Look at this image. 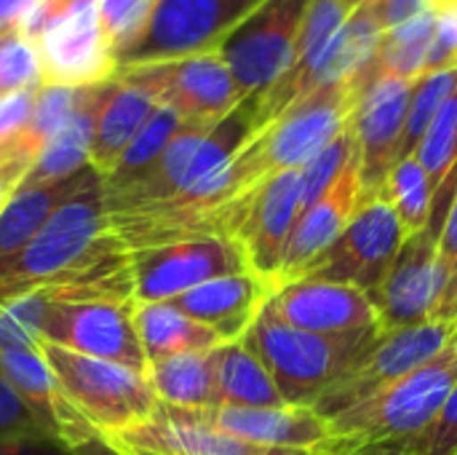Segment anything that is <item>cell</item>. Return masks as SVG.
<instances>
[{
  "instance_id": "obj_1",
  "label": "cell",
  "mask_w": 457,
  "mask_h": 455,
  "mask_svg": "<svg viewBox=\"0 0 457 455\" xmlns=\"http://www.w3.org/2000/svg\"><path fill=\"white\" fill-rule=\"evenodd\" d=\"M359 97L351 83L324 86L254 134L228 169L230 201L262 180L303 169L345 129Z\"/></svg>"
},
{
  "instance_id": "obj_2",
  "label": "cell",
  "mask_w": 457,
  "mask_h": 455,
  "mask_svg": "<svg viewBox=\"0 0 457 455\" xmlns=\"http://www.w3.org/2000/svg\"><path fill=\"white\" fill-rule=\"evenodd\" d=\"M457 383V335L426 365L359 408L329 421L343 453L375 442H404L426 429Z\"/></svg>"
},
{
  "instance_id": "obj_3",
  "label": "cell",
  "mask_w": 457,
  "mask_h": 455,
  "mask_svg": "<svg viewBox=\"0 0 457 455\" xmlns=\"http://www.w3.org/2000/svg\"><path fill=\"white\" fill-rule=\"evenodd\" d=\"M19 29L35 43L40 86L91 88L118 72L96 0H37Z\"/></svg>"
},
{
  "instance_id": "obj_4",
  "label": "cell",
  "mask_w": 457,
  "mask_h": 455,
  "mask_svg": "<svg viewBox=\"0 0 457 455\" xmlns=\"http://www.w3.org/2000/svg\"><path fill=\"white\" fill-rule=\"evenodd\" d=\"M327 338L284 324L262 308L260 319L241 338L268 370L287 405L313 408L321 392L348 367V362L375 338Z\"/></svg>"
},
{
  "instance_id": "obj_5",
  "label": "cell",
  "mask_w": 457,
  "mask_h": 455,
  "mask_svg": "<svg viewBox=\"0 0 457 455\" xmlns=\"http://www.w3.org/2000/svg\"><path fill=\"white\" fill-rule=\"evenodd\" d=\"M37 349L67 400L94 426L99 440L147 421L161 408L145 373L54 343H40Z\"/></svg>"
},
{
  "instance_id": "obj_6",
  "label": "cell",
  "mask_w": 457,
  "mask_h": 455,
  "mask_svg": "<svg viewBox=\"0 0 457 455\" xmlns=\"http://www.w3.org/2000/svg\"><path fill=\"white\" fill-rule=\"evenodd\" d=\"M455 335L457 324L447 322H426L386 335L378 333L321 392V397L313 402V410L329 424L340 413L364 405L383 389L434 359Z\"/></svg>"
},
{
  "instance_id": "obj_7",
  "label": "cell",
  "mask_w": 457,
  "mask_h": 455,
  "mask_svg": "<svg viewBox=\"0 0 457 455\" xmlns=\"http://www.w3.org/2000/svg\"><path fill=\"white\" fill-rule=\"evenodd\" d=\"M300 220V169L262 180L217 215V233L228 236L252 274L276 287L289 236Z\"/></svg>"
},
{
  "instance_id": "obj_8",
  "label": "cell",
  "mask_w": 457,
  "mask_h": 455,
  "mask_svg": "<svg viewBox=\"0 0 457 455\" xmlns=\"http://www.w3.org/2000/svg\"><path fill=\"white\" fill-rule=\"evenodd\" d=\"M115 75L145 88L158 105L171 107L182 123H217L244 102L220 48L163 62L123 64Z\"/></svg>"
},
{
  "instance_id": "obj_9",
  "label": "cell",
  "mask_w": 457,
  "mask_h": 455,
  "mask_svg": "<svg viewBox=\"0 0 457 455\" xmlns=\"http://www.w3.org/2000/svg\"><path fill=\"white\" fill-rule=\"evenodd\" d=\"M134 303H169L220 276L249 271L241 249L220 233L187 236L129 252Z\"/></svg>"
},
{
  "instance_id": "obj_10",
  "label": "cell",
  "mask_w": 457,
  "mask_h": 455,
  "mask_svg": "<svg viewBox=\"0 0 457 455\" xmlns=\"http://www.w3.org/2000/svg\"><path fill=\"white\" fill-rule=\"evenodd\" d=\"M311 0H265L220 46L241 97L270 88L292 64Z\"/></svg>"
},
{
  "instance_id": "obj_11",
  "label": "cell",
  "mask_w": 457,
  "mask_h": 455,
  "mask_svg": "<svg viewBox=\"0 0 457 455\" xmlns=\"http://www.w3.org/2000/svg\"><path fill=\"white\" fill-rule=\"evenodd\" d=\"M404 241L407 233L394 206L383 196L370 198L303 279L351 284L370 298L388 276Z\"/></svg>"
},
{
  "instance_id": "obj_12",
  "label": "cell",
  "mask_w": 457,
  "mask_h": 455,
  "mask_svg": "<svg viewBox=\"0 0 457 455\" xmlns=\"http://www.w3.org/2000/svg\"><path fill=\"white\" fill-rule=\"evenodd\" d=\"M104 448L115 455H340V442L332 437L316 451L265 448L220 432L201 410L161 405L147 421L104 437Z\"/></svg>"
},
{
  "instance_id": "obj_13",
  "label": "cell",
  "mask_w": 457,
  "mask_h": 455,
  "mask_svg": "<svg viewBox=\"0 0 457 455\" xmlns=\"http://www.w3.org/2000/svg\"><path fill=\"white\" fill-rule=\"evenodd\" d=\"M40 343L118 362L137 373L147 370L134 327V300H59L51 295Z\"/></svg>"
},
{
  "instance_id": "obj_14",
  "label": "cell",
  "mask_w": 457,
  "mask_h": 455,
  "mask_svg": "<svg viewBox=\"0 0 457 455\" xmlns=\"http://www.w3.org/2000/svg\"><path fill=\"white\" fill-rule=\"evenodd\" d=\"M265 0H161L142 43L123 64H145L214 51Z\"/></svg>"
},
{
  "instance_id": "obj_15",
  "label": "cell",
  "mask_w": 457,
  "mask_h": 455,
  "mask_svg": "<svg viewBox=\"0 0 457 455\" xmlns=\"http://www.w3.org/2000/svg\"><path fill=\"white\" fill-rule=\"evenodd\" d=\"M265 311L289 327L327 338L378 333V314L372 300L361 290L337 282L297 279L281 284L270 292Z\"/></svg>"
},
{
  "instance_id": "obj_16",
  "label": "cell",
  "mask_w": 457,
  "mask_h": 455,
  "mask_svg": "<svg viewBox=\"0 0 457 455\" xmlns=\"http://www.w3.org/2000/svg\"><path fill=\"white\" fill-rule=\"evenodd\" d=\"M439 298V233L423 228L410 236L383 284L370 295L378 314V333H396L426 324L434 316Z\"/></svg>"
},
{
  "instance_id": "obj_17",
  "label": "cell",
  "mask_w": 457,
  "mask_h": 455,
  "mask_svg": "<svg viewBox=\"0 0 457 455\" xmlns=\"http://www.w3.org/2000/svg\"><path fill=\"white\" fill-rule=\"evenodd\" d=\"M415 80L380 78L375 80L351 113V129L361 161L364 201L378 198L388 172L396 166V153L410 110Z\"/></svg>"
},
{
  "instance_id": "obj_18",
  "label": "cell",
  "mask_w": 457,
  "mask_h": 455,
  "mask_svg": "<svg viewBox=\"0 0 457 455\" xmlns=\"http://www.w3.org/2000/svg\"><path fill=\"white\" fill-rule=\"evenodd\" d=\"M361 204H364L361 161H359V150H356L353 158L348 161V166L343 169V174L335 180V185L297 220V225L289 236L284 260H281L276 287L303 279V274L335 244V239L343 233V228L351 223V217L359 212Z\"/></svg>"
},
{
  "instance_id": "obj_19",
  "label": "cell",
  "mask_w": 457,
  "mask_h": 455,
  "mask_svg": "<svg viewBox=\"0 0 457 455\" xmlns=\"http://www.w3.org/2000/svg\"><path fill=\"white\" fill-rule=\"evenodd\" d=\"M0 375L32 408L51 442L67 448H88L94 442H102L94 426L75 410V405L51 375L40 349L0 351Z\"/></svg>"
},
{
  "instance_id": "obj_20",
  "label": "cell",
  "mask_w": 457,
  "mask_h": 455,
  "mask_svg": "<svg viewBox=\"0 0 457 455\" xmlns=\"http://www.w3.org/2000/svg\"><path fill=\"white\" fill-rule=\"evenodd\" d=\"M270 292L273 287L265 279L252 271H241L209 279L169 303L190 319L206 324L225 343H236L260 319L262 308L270 300Z\"/></svg>"
},
{
  "instance_id": "obj_21",
  "label": "cell",
  "mask_w": 457,
  "mask_h": 455,
  "mask_svg": "<svg viewBox=\"0 0 457 455\" xmlns=\"http://www.w3.org/2000/svg\"><path fill=\"white\" fill-rule=\"evenodd\" d=\"M201 413L220 432L254 442V445H265V448L316 451L332 440L329 424L313 408H303V405L204 408Z\"/></svg>"
},
{
  "instance_id": "obj_22",
  "label": "cell",
  "mask_w": 457,
  "mask_h": 455,
  "mask_svg": "<svg viewBox=\"0 0 457 455\" xmlns=\"http://www.w3.org/2000/svg\"><path fill=\"white\" fill-rule=\"evenodd\" d=\"M158 102L139 86L112 75L107 83L99 86L96 99V115H94V137H91V153L88 166L104 177L120 153L129 147V142L137 137V131L145 126V121L153 115Z\"/></svg>"
},
{
  "instance_id": "obj_23",
  "label": "cell",
  "mask_w": 457,
  "mask_h": 455,
  "mask_svg": "<svg viewBox=\"0 0 457 455\" xmlns=\"http://www.w3.org/2000/svg\"><path fill=\"white\" fill-rule=\"evenodd\" d=\"M134 327L147 362L174 354H209L225 346L217 333L171 303H134Z\"/></svg>"
},
{
  "instance_id": "obj_24",
  "label": "cell",
  "mask_w": 457,
  "mask_h": 455,
  "mask_svg": "<svg viewBox=\"0 0 457 455\" xmlns=\"http://www.w3.org/2000/svg\"><path fill=\"white\" fill-rule=\"evenodd\" d=\"M214 408H278L287 405L262 362L244 343H225L212 351Z\"/></svg>"
},
{
  "instance_id": "obj_25",
  "label": "cell",
  "mask_w": 457,
  "mask_h": 455,
  "mask_svg": "<svg viewBox=\"0 0 457 455\" xmlns=\"http://www.w3.org/2000/svg\"><path fill=\"white\" fill-rule=\"evenodd\" d=\"M88 172L91 166L59 182L21 185L11 196V201L0 212V263L13 257L21 247H27V241L43 228V223L54 215V209L70 193H75V188L86 180Z\"/></svg>"
},
{
  "instance_id": "obj_26",
  "label": "cell",
  "mask_w": 457,
  "mask_h": 455,
  "mask_svg": "<svg viewBox=\"0 0 457 455\" xmlns=\"http://www.w3.org/2000/svg\"><path fill=\"white\" fill-rule=\"evenodd\" d=\"M96 99L99 86L86 88V97L75 115L67 121L64 129H59L37 153L24 185H40V182H59L67 180L83 169H88V153H91V137H94V115H96Z\"/></svg>"
},
{
  "instance_id": "obj_27",
  "label": "cell",
  "mask_w": 457,
  "mask_h": 455,
  "mask_svg": "<svg viewBox=\"0 0 457 455\" xmlns=\"http://www.w3.org/2000/svg\"><path fill=\"white\" fill-rule=\"evenodd\" d=\"M145 378L161 405L204 410L214 408V362L209 354H174L147 362Z\"/></svg>"
},
{
  "instance_id": "obj_28",
  "label": "cell",
  "mask_w": 457,
  "mask_h": 455,
  "mask_svg": "<svg viewBox=\"0 0 457 455\" xmlns=\"http://www.w3.org/2000/svg\"><path fill=\"white\" fill-rule=\"evenodd\" d=\"M436 32V13L426 11L412 21L383 35L380 48L372 62V83L380 78L418 80L426 70L428 51Z\"/></svg>"
},
{
  "instance_id": "obj_29",
  "label": "cell",
  "mask_w": 457,
  "mask_h": 455,
  "mask_svg": "<svg viewBox=\"0 0 457 455\" xmlns=\"http://www.w3.org/2000/svg\"><path fill=\"white\" fill-rule=\"evenodd\" d=\"M179 126H182V118L171 107L158 105L153 110V115L145 121V126L137 131V137L129 142V147L120 153L115 166L102 177L104 196L118 193V190L129 188L137 177H142L158 161V156L171 142V137L179 131Z\"/></svg>"
},
{
  "instance_id": "obj_30",
  "label": "cell",
  "mask_w": 457,
  "mask_h": 455,
  "mask_svg": "<svg viewBox=\"0 0 457 455\" xmlns=\"http://www.w3.org/2000/svg\"><path fill=\"white\" fill-rule=\"evenodd\" d=\"M380 196L394 206L396 217L404 225L407 239L431 225V217H434V193H431L428 174H426V169L420 166V161L415 156L399 161L388 172Z\"/></svg>"
},
{
  "instance_id": "obj_31",
  "label": "cell",
  "mask_w": 457,
  "mask_h": 455,
  "mask_svg": "<svg viewBox=\"0 0 457 455\" xmlns=\"http://www.w3.org/2000/svg\"><path fill=\"white\" fill-rule=\"evenodd\" d=\"M455 91L457 67L455 70H442V72H428V75H420L415 80L407 121H404V131H402V142H399V153H396V164L415 156V150L423 142V137H426L428 126L434 123L436 113L442 110V105Z\"/></svg>"
},
{
  "instance_id": "obj_32",
  "label": "cell",
  "mask_w": 457,
  "mask_h": 455,
  "mask_svg": "<svg viewBox=\"0 0 457 455\" xmlns=\"http://www.w3.org/2000/svg\"><path fill=\"white\" fill-rule=\"evenodd\" d=\"M161 0H96L102 32L120 62L147 35Z\"/></svg>"
},
{
  "instance_id": "obj_33",
  "label": "cell",
  "mask_w": 457,
  "mask_h": 455,
  "mask_svg": "<svg viewBox=\"0 0 457 455\" xmlns=\"http://www.w3.org/2000/svg\"><path fill=\"white\" fill-rule=\"evenodd\" d=\"M415 158L426 169L431 193L436 196V190L445 185L457 164V91L436 113L434 123L428 126L423 142L415 150Z\"/></svg>"
},
{
  "instance_id": "obj_34",
  "label": "cell",
  "mask_w": 457,
  "mask_h": 455,
  "mask_svg": "<svg viewBox=\"0 0 457 455\" xmlns=\"http://www.w3.org/2000/svg\"><path fill=\"white\" fill-rule=\"evenodd\" d=\"M51 303L46 287L24 292L0 306V351L37 349L43 341V322Z\"/></svg>"
},
{
  "instance_id": "obj_35",
  "label": "cell",
  "mask_w": 457,
  "mask_h": 455,
  "mask_svg": "<svg viewBox=\"0 0 457 455\" xmlns=\"http://www.w3.org/2000/svg\"><path fill=\"white\" fill-rule=\"evenodd\" d=\"M86 97V88H67V86H40L35 97V110L27 123V129L19 134V139L32 150L40 153L43 145L67 126V121L75 115Z\"/></svg>"
},
{
  "instance_id": "obj_36",
  "label": "cell",
  "mask_w": 457,
  "mask_h": 455,
  "mask_svg": "<svg viewBox=\"0 0 457 455\" xmlns=\"http://www.w3.org/2000/svg\"><path fill=\"white\" fill-rule=\"evenodd\" d=\"M356 150L359 147H356V137H353L351 118H348L340 137L332 139L313 161H308L300 169V217L335 185V180L343 174V169L348 166Z\"/></svg>"
},
{
  "instance_id": "obj_37",
  "label": "cell",
  "mask_w": 457,
  "mask_h": 455,
  "mask_svg": "<svg viewBox=\"0 0 457 455\" xmlns=\"http://www.w3.org/2000/svg\"><path fill=\"white\" fill-rule=\"evenodd\" d=\"M40 86L35 43L16 27L0 35V97Z\"/></svg>"
},
{
  "instance_id": "obj_38",
  "label": "cell",
  "mask_w": 457,
  "mask_h": 455,
  "mask_svg": "<svg viewBox=\"0 0 457 455\" xmlns=\"http://www.w3.org/2000/svg\"><path fill=\"white\" fill-rule=\"evenodd\" d=\"M431 322L457 324V190L439 225V298Z\"/></svg>"
},
{
  "instance_id": "obj_39",
  "label": "cell",
  "mask_w": 457,
  "mask_h": 455,
  "mask_svg": "<svg viewBox=\"0 0 457 455\" xmlns=\"http://www.w3.org/2000/svg\"><path fill=\"white\" fill-rule=\"evenodd\" d=\"M399 445L410 455H457V383L434 421Z\"/></svg>"
},
{
  "instance_id": "obj_40",
  "label": "cell",
  "mask_w": 457,
  "mask_h": 455,
  "mask_svg": "<svg viewBox=\"0 0 457 455\" xmlns=\"http://www.w3.org/2000/svg\"><path fill=\"white\" fill-rule=\"evenodd\" d=\"M16 440H48V434L32 408L0 375V442Z\"/></svg>"
},
{
  "instance_id": "obj_41",
  "label": "cell",
  "mask_w": 457,
  "mask_h": 455,
  "mask_svg": "<svg viewBox=\"0 0 457 455\" xmlns=\"http://www.w3.org/2000/svg\"><path fill=\"white\" fill-rule=\"evenodd\" d=\"M37 88H21V91H11V94H3L0 97V145L16 139L29 118H32V110H35V97H37Z\"/></svg>"
},
{
  "instance_id": "obj_42",
  "label": "cell",
  "mask_w": 457,
  "mask_h": 455,
  "mask_svg": "<svg viewBox=\"0 0 457 455\" xmlns=\"http://www.w3.org/2000/svg\"><path fill=\"white\" fill-rule=\"evenodd\" d=\"M364 8L370 11V16L378 21V27L386 32L412 21L415 16L431 11V0H367Z\"/></svg>"
},
{
  "instance_id": "obj_43",
  "label": "cell",
  "mask_w": 457,
  "mask_h": 455,
  "mask_svg": "<svg viewBox=\"0 0 457 455\" xmlns=\"http://www.w3.org/2000/svg\"><path fill=\"white\" fill-rule=\"evenodd\" d=\"M0 455H115L104 442H94L88 448H67L51 440H16L0 442Z\"/></svg>"
},
{
  "instance_id": "obj_44",
  "label": "cell",
  "mask_w": 457,
  "mask_h": 455,
  "mask_svg": "<svg viewBox=\"0 0 457 455\" xmlns=\"http://www.w3.org/2000/svg\"><path fill=\"white\" fill-rule=\"evenodd\" d=\"M32 164H35V161L19 156V158H11L5 166H0V212L5 209V204L11 201V196L24 185V180H27Z\"/></svg>"
},
{
  "instance_id": "obj_45",
  "label": "cell",
  "mask_w": 457,
  "mask_h": 455,
  "mask_svg": "<svg viewBox=\"0 0 457 455\" xmlns=\"http://www.w3.org/2000/svg\"><path fill=\"white\" fill-rule=\"evenodd\" d=\"M37 0H0V35L21 27L24 16L32 11Z\"/></svg>"
},
{
  "instance_id": "obj_46",
  "label": "cell",
  "mask_w": 457,
  "mask_h": 455,
  "mask_svg": "<svg viewBox=\"0 0 457 455\" xmlns=\"http://www.w3.org/2000/svg\"><path fill=\"white\" fill-rule=\"evenodd\" d=\"M340 455H410L399 442H375V445H364V448H356L351 453Z\"/></svg>"
},
{
  "instance_id": "obj_47",
  "label": "cell",
  "mask_w": 457,
  "mask_h": 455,
  "mask_svg": "<svg viewBox=\"0 0 457 455\" xmlns=\"http://www.w3.org/2000/svg\"><path fill=\"white\" fill-rule=\"evenodd\" d=\"M364 3H367V0H343V5H345V8H348L351 13H353L356 8H361Z\"/></svg>"
}]
</instances>
